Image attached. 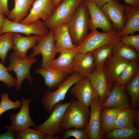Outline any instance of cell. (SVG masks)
Listing matches in <instances>:
<instances>
[{
  "instance_id": "cell-1",
  "label": "cell",
  "mask_w": 139,
  "mask_h": 139,
  "mask_svg": "<svg viewBox=\"0 0 139 139\" xmlns=\"http://www.w3.org/2000/svg\"><path fill=\"white\" fill-rule=\"evenodd\" d=\"M71 101L63 103L60 101L54 105L51 114L43 123L34 127V129L44 134V139H56L55 135H62L65 130L63 129L62 124L66 111Z\"/></svg>"
},
{
  "instance_id": "cell-2",
  "label": "cell",
  "mask_w": 139,
  "mask_h": 139,
  "mask_svg": "<svg viewBox=\"0 0 139 139\" xmlns=\"http://www.w3.org/2000/svg\"><path fill=\"white\" fill-rule=\"evenodd\" d=\"M89 16L87 8L83 2L77 8L67 24L72 41L77 46L83 40L89 29Z\"/></svg>"
},
{
  "instance_id": "cell-3",
  "label": "cell",
  "mask_w": 139,
  "mask_h": 139,
  "mask_svg": "<svg viewBox=\"0 0 139 139\" xmlns=\"http://www.w3.org/2000/svg\"><path fill=\"white\" fill-rule=\"evenodd\" d=\"M90 110L77 100H73L65 112L62 124L63 129L76 128L85 129L89 120Z\"/></svg>"
},
{
  "instance_id": "cell-4",
  "label": "cell",
  "mask_w": 139,
  "mask_h": 139,
  "mask_svg": "<svg viewBox=\"0 0 139 139\" xmlns=\"http://www.w3.org/2000/svg\"><path fill=\"white\" fill-rule=\"evenodd\" d=\"M119 32L114 29L108 32H100L97 30L88 33L82 42L75 47L77 53L91 52L102 46L114 43L119 40Z\"/></svg>"
},
{
  "instance_id": "cell-5",
  "label": "cell",
  "mask_w": 139,
  "mask_h": 139,
  "mask_svg": "<svg viewBox=\"0 0 139 139\" xmlns=\"http://www.w3.org/2000/svg\"><path fill=\"white\" fill-rule=\"evenodd\" d=\"M84 0H63L55 8L53 14L43 21L48 28L67 24L71 19L78 6Z\"/></svg>"
},
{
  "instance_id": "cell-6",
  "label": "cell",
  "mask_w": 139,
  "mask_h": 139,
  "mask_svg": "<svg viewBox=\"0 0 139 139\" xmlns=\"http://www.w3.org/2000/svg\"><path fill=\"white\" fill-rule=\"evenodd\" d=\"M85 77L73 73L53 92H45L41 101L44 109L49 114L51 112L54 105L64 100L68 91L75 83Z\"/></svg>"
},
{
  "instance_id": "cell-7",
  "label": "cell",
  "mask_w": 139,
  "mask_h": 139,
  "mask_svg": "<svg viewBox=\"0 0 139 139\" xmlns=\"http://www.w3.org/2000/svg\"><path fill=\"white\" fill-rule=\"evenodd\" d=\"M37 60L35 57L29 58L28 57L23 59H20L13 52L10 55L9 60L10 63L7 68L8 71H13L16 74L15 86L16 91H20L22 82L25 79H27L30 84L33 82V78L30 74V69Z\"/></svg>"
},
{
  "instance_id": "cell-8",
  "label": "cell",
  "mask_w": 139,
  "mask_h": 139,
  "mask_svg": "<svg viewBox=\"0 0 139 139\" xmlns=\"http://www.w3.org/2000/svg\"><path fill=\"white\" fill-rule=\"evenodd\" d=\"M57 53L54 29H50L47 34L40 37L36 45L33 48L32 53L27 57L33 58L41 54L42 58L41 67L43 68L47 67L55 59Z\"/></svg>"
},
{
  "instance_id": "cell-9",
  "label": "cell",
  "mask_w": 139,
  "mask_h": 139,
  "mask_svg": "<svg viewBox=\"0 0 139 139\" xmlns=\"http://www.w3.org/2000/svg\"><path fill=\"white\" fill-rule=\"evenodd\" d=\"M87 77L98 93L102 105L111 92L114 83L104 64L96 67Z\"/></svg>"
},
{
  "instance_id": "cell-10",
  "label": "cell",
  "mask_w": 139,
  "mask_h": 139,
  "mask_svg": "<svg viewBox=\"0 0 139 139\" xmlns=\"http://www.w3.org/2000/svg\"><path fill=\"white\" fill-rule=\"evenodd\" d=\"M48 32V28L40 20L26 24L14 22L5 18L0 34L10 32L22 33L28 36L31 34L43 36Z\"/></svg>"
},
{
  "instance_id": "cell-11",
  "label": "cell",
  "mask_w": 139,
  "mask_h": 139,
  "mask_svg": "<svg viewBox=\"0 0 139 139\" xmlns=\"http://www.w3.org/2000/svg\"><path fill=\"white\" fill-rule=\"evenodd\" d=\"M31 101L30 99L22 98V104L19 111L16 114L11 113L10 115L9 118L11 121L10 125H3V126L7 130L14 132L30 127H34L36 126L29 113V105Z\"/></svg>"
},
{
  "instance_id": "cell-12",
  "label": "cell",
  "mask_w": 139,
  "mask_h": 139,
  "mask_svg": "<svg viewBox=\"0 0 139 139\" xmlns=\"http://www.w3.org/2000/svg\"><path fill=\"white\" fill-rule=\"evenodd\" d=\"M83 2L88 9L89 29L91 31L100 28L103 32H108L115 29L111 22L101 8L90 0H84Z\"/></svg>"
},
{
  "instance_id": "cell-13",
  "label": "cell",
  "mask_w": 139,
  "mask_h": 139,
  "mask_svg": "<svg viewBox=\"0 0 139 139\" xmlns=\"http://www.w3.org/2000/svg\"><path fill=\"white\" fill-rule=\"evenodd\" d=\"M70 93L84 105L89 107L99 97L89 79L85 77L78 81L71 88Z\"/></svg>"
},
{
  "instance_id": "cell-14",
  "label": "cell",
  "mask_w": 139,
  "mask_h": 139,
  "mask_svg": "<svg viewBox=\"0 0 139 139\" xmlns=\"http://www.w3.org/2000/svg\"><path fill=\"white\" fill-rule=\"evenodd\" d=\"M29 13L20 22L28 24L42 19L45 21L50 18L56 8L54 0H35Z\"/></svg>"
},
{
  "instance_id": "cell-15",
  "label": "cell",
  "mask_w": 139,
  "mask_h": 139,
  "mask_svg": "<svg viewBox=\"0 0 139 139\" xmlns=\"http://www.w3.org/2000/svg\"><path fill=\"white\" fill-rule=\"evenodd\" d=\"M125 5L118 0H111L103 5L101 9L111 22L114 28L120 32L126 23Z\"/></svg>"
},
{
  "instance_id": "cell-16",
  "label": "cell",
  "mask_w": 139,
  "mask_h": 139,
  "mask_svg": "<svg viewBox=\"0 0 139 139\" xmlns=\"http://www.w3.org/2000/svg\"><path fill=\"white\" fill-rule=\"evenodd\" d=\"M101 104L99 97L96 98L91 104L89 120L85 128L89 139L103 138L100 123V113Z\"/></svg>"
},
{
  "instance_id": "cell-17",
  "label": "cell",
  "mask_w": 139,
  "mask_h": 139,
  "mask_svg": "<svg viewBox=\"0 0 139 139\" xmlns=\"http://www.w3.org/2000/svg\"><path fill=\"white\" fill-rule=\"evenodd\" d=\"M95 67L91 52L85 53H77L75 55L72 63V73H76L83 77H86Z\"/></svg>"
},
{
  "instance_id": "cell-18",
  "label": "cell",
  "mask_w": 139,
  "mask_h": 139,
  "mask_svg": "<svg viewBox=\"0 0 139 139\" xmlns=\"http://www.w3.org/2000/svg\"><path fill=\"white\" fill-rule=\"evenodd\" d=\"M125 87L115 83L108 96L102 104L101 108L131 107L125 91Z\"/></svg>"
},
{
  "instance_id": "cell-19",
  "label": "cell",
  "mask_w": 139,
  "mask_h": 139,
  "mask_svg": "<svg viewBox=\"0 0 139 139\" xmlns=\"http://www.w3.org/2000/svg\"><path fill=\"white\" fill-rule=\"evenodd\" d=\"M41 36L37 35L24 36L18 33H14L13 48V52L20 59L27 58V51L36 45Z\"/></svg>"
},
{
  "instance_id": "cell-20",
  "label": "cell",
  "mask_w": 139,
  "mask_h": 139,
  "mask_svg": "<svg viewBox=\"0 0 139 139\" xmlns=\"http://www.w3.org/2000/svg\"><path fill=\"white\" fill-rule=\"evenodd\" d=\"M126 21L123 29L119 33V38L127 35H132L139 31V5L125 4Z\"/></svg>"
},
{
  "instance_id": "cell-21",
  "label": "cell",
  "mask_w": 139,
  "mask_h": 139,
  "mask_svg": "<svg viewBox=\"0 0 139 139\" xmlns=\"http://www.w3.org/2000/svg\"><path fill=\"white\" fill-rule=\"evenodd\" d=\"M35 72L42 76L46 85L51 90L57 88L68 77L69 75L48 67L37 68Z\"/></svg>"
},
{
  "instance_id": "cell-22",
  "label": "cell",
  "mask_w": 139,
  "mask_h": 139,
  "mask_svg": "<svg viewBox=\"0 0 139 139\" xmlns=\"http://www.w3.org/2000/svg\"><path fill=\"white\" fill-rule=\"evenodd\" d=\"M75 47L73 49L60 52L59 57L52 61L47 67L52 69L64 72L68 74H71L72 73L73 60L77 53Z\"/></svg>"
},
{
  "instance_id": "cell-23",
  "label": "cell",
  "mask_w": 139,
  "mask_h": 139,
  "mask_svg": "<svg viewBox=\"0 0 139 139\" xmlns=\"http://www.w3.org/2000/svg\"><path fill=\"white\" fill-rule=\"evenodd\" d=\"M53 29L57 53L75 48L76 46L73 44L69 33L67 24L58 25Z\"/></svg>"
},
{
  "instance_id": "cell-24",
  "label": "cell",
  "mask_w": 139,
  "mask_h": 139,
  "mask_svg": "<svg viewBox=\"0 0 139 139\" xmlns=\"http://www.w3.org/2000/svg\"><path fill=\"white\" fill-rule=\"evenodd\" d=\"M122 109L115 107L101 109L100 126L104 134L114 128L118 116Z\"/></svg>"
},
{
  "instance_id": "cell-25",
  "label": "cell",
  "mask_w": 139,
  "mask_h": 139,
  "mask_svg": "<svg viewBox=\"0 0 139 139\" xmlns=\"http://www.w3.org/2000/svg\"><path fill=\"white\" fill-rule=\"evenodd\" d=\"M129 61L112 54L104 64L114 83Z\"/></svg>"
},
{
  "instance_id": "cell-26",
  "label": "cell",
  "mask_w": 139,
  "mask_h": 139,
  "mask_svg": "<svg viewBox=\"0 0 139 139\" xmlns=\"http://www.w3.org/2000/svg\"><path fill=\"white\" fill-rule=\"evenodd\" d=\"M14 5L7 16L14 22H20L27 16L28 11L34 0H14Z\"/></svg>"
},
{
  "instance_id": "cell-27",
  "label": "cell",
  "mask_w": 139,
  "mask_h": 139,
  "mask_svg": "<svg viewBox=\"0 0 139 139\" xmlns=\"http://www.w3.org/2000/svg\"><path fill=\"white\" fill-rule=\"evenodd\" d=\"M136 115L135 109L131 107L122 109L118 116L114 128L134 127Z\"/></svg>"
},
{
  "instance_id": "cell-28",
  "label": "cell",
  "mask_w": 139,
  "mask_h": 139,
  "mask_svg": "<svg viewBox=\"0 0 139 139\" xmlns=\"http://www.w3.org/2000/svg\"><path fill=\"white\" fill-rule=\"evenodd\" d=\"M112 54L129 61L138 60L139 52L133 48L122 43L119 39L114 43Z\"/></svg>"
},
{
  "instance_id": "cell-29",
  "label": "cell",
  "mask_w": 139,
  "mask_h": 139,
  "mask_svg": "<svg viewBox=\"0 0 139 139\" xmlns=\"http://www.w3.org/2000/svg\"><path fill=\"white\" fill-rule=\"evenodd\" d=\"M139 129L134 127L131 128H115L105 133V139H138Z\"/></svg>"
},
{
  "instance_id": "cell-30",
  "label": "cell",
  "mask_w": 139,
  "mask_h": 139,
  "mask_svg": "<svg viewBox=\"0 0 139 139\" xmlns=\"http://www.w3.org/2000/svg\"><path fill=\"white\" fill-rule=\"evenodd\" d=\"M139 72L138 60L130 61L116 79L114 83L125 86L127 83Z\"/></svg>"
},
{
  "instance_id": "cell-31",
  "label": "cell",
  "mask_w": 139,
  "mask_h": 139,
  "mask_svg": "<svg viewBox=\"0 0 139 139\" xmlns=\"http://www.w3.org/2000/svg\"><path fill=\"white\" fill-rule=\"evenodd\" d=\"M126 85L131 98V108L136 109L139 103V72Z\"/></svg>"
},
{
  "instance_id": "cell-32",
  "label": "cell",
  "mask_w": 139,
  "mask_h": 139,
  "mask_svg": "<svg viewBox=\"0 0 139 139\" xmlns=\"http://www.w3.org/2000/svg\"><path fill=\"white\" fill-rule=\"evenodd\" d=\"M115 43L102 46L91 52L96 67L104 64L106 60L112 55Z\"/></svg>"
},
{
  "instance_id": "cell-33",
  "label": "cell",
  "mask_w": 139,
  "mask_h": 139,
  "mask_svg": "<svg viewBox=\"0 0 139 139\" xmlns=\"http://www.w3.org/2000/svg\"><path fill=\"white\" fill-rule=\"evenodd\" d=\"M13 33L9 32L0 34V59L3 63L5 62L8 51L13 48Z\"/></svg>"
},
{
  "instance_id": "cell-34",
  "label": "cell",
  "mask_w": 139,
  "mask_h": 139,
  "mask_svg": "<svg viewBox=\"0 0 139 139\" xmlns=\"http://www.w3.org/2000/svg\"><path fill=\"white\" fill-rule=\"evenodd\" d=\"M0 102V118L2 115L6 111L11 109L18 108L21 107L22 103L20 100L15 102L11 100L7 93H2L1 94Z\"/></svg>"
},
{
  "instance_id": "cell-35",
  "label": "cell",
  "mask_w": 139,
  "mask_h": 139,
  "mask_svg": "<svg viewBox=\"0 0 139 139\" xmlns=\"http://www.w3.org/2000/svg\"><path fill=\"white\" fill-rule=\"evenodd\" d=\"M14 135L15 138L17 139H43L45 136L41 132L29 127L15 132Z\"/></svg>"
},
{
  "instance_id": "cell-36",
  "label": "cell",
  "mask_w": 139,
  "mask_h": 139,
  "mask_svg": "<svg viewBox=\"0 0 139 139\" xmlns=\"http://www.w3.org/2000/svg\"><path fill=\"white\" fill-rule=\"evenodd\" d=\"M73 137L76 139H89L88 133L85 129L70 128L65 130L61 139H66Z\"/></svg>"
},
{
  "instance_id": "cell-37",
  "label": "cell",
  "mask_w": 139,
  "mask_h": 139,
  "mask_svg": "<svg viewBox=\"0 0 139 139\" xmlns=\"http://www.w3.org/2000/svg\"><path fill=\"white\" fill-rule=\"evenodd\" d=\"M7 67L0 63V81L8 88L15 86L16 79L9 73Z\"/></svg>"
},
{
  "instance_id": "cell-38",
  "label": "cell",
  "mask_w": 139,
  "mask_h": 139,
  "mask_svg": "<svg viewBox=\"0 0 139 139\" xmlns=\"http://www.w3.org/2000/svg\"><path fill=\"white\" fill-rule=\"evenodd\" d=\"M122 43L132 47L139 52V34L127 35L119 38Z\"/></svg>"
},
{
  "instance_id": "cell-39",
  "label": "cell",
  "mask_w": 139,
  "mask_h": 139,
  "mask_svg": "<svg viewBox=\"0 0 139 139\" xmlns=\"http://www.w3.org/2000/svg\"><path fill=\"white\" fill-rule=\"evenodd\" d=\"M8 0H0V13L7 16L10 12L8 4Z\"/></svg>"
},
{
  "instance_id": "cell-40",
  "label": "cell",
  "mask_w": 139,
  "mask_h": 139,
  "mask_svg": "<svg viewBox=\"0 0 139 139\" xmlns=\"http://www.w3.org/2000/svg\"><path fill=\"white\" fill-rule=\"evenodd\" d=\"M15 138L14 132L11 131L7 130L6 132L0 134V139H14Z\"/></svg>"
},
{
  "instance_id": "cell-41",
  "label": "cell",
  "mask_w": 139,
  "mask_h": 139,
  "mask_svg": "<svg viewBox=\"0 0 139 139\" xmlns=\"http://www.w3.org/2000/svg\"><path fill=\"white\" fill-rule=\"evenodd\" d=\"M99 8H101L105 4L111 0H90Z\"/></svg>"
},
{
  "instance_id": "cell-42",
  "label": "cell",
  "mask_w": 139,
  "mask_h": 139,
  "mask_svg": "<svg viewBox=\"0 0 139 139\" xmlns=\"http://www.w3.org/2000/svg\"><path fill=\"white\" fill-rule=\"evenodd\" d=\"M126 4L130 6L139 5V0H123Z\"/></svg>"
},
{
  "instance_id": "cell-43",
  "label": "cell",
  "mask_w": 139,
  "mask_h": 139,
  "mask_svg": "<svg viewBox=\"0 0 139 139\" xmlns=\"http://www.w3.org/2000/svg\"><path fill=\"white\" fill-rule=\"evenodd\" d=\"M5 18L4 15L0 13V32L2 28Z\"/></svg>"
},
{
  "instance_id": "cell-44",
  "label": "cell",
  "mask_w": 139,
  "mask_h": 139,
  "mask_svg": "<svg viewBox=\"0 0 139 139\" xmlns=\"http://www.w3.org/2000/svg\"><path fill=\"white\" fill-rule=\"evenodd\" d=\"M135 124L138 128L139 127V110L136 111V115Z\"/></svg>"
},
{
  "instance_id": "cell-45",
  "label": "cell",
  "mask_w": 139,
  "mask_h": 139,
  "mask_svg": "<svg viewBox=\"0 0 139 139\" xmlns=\"http://www.w3.org/2000/svg\"><path fill=\"white\" fill-rule=\"evenodd\" d=\"M63 0H54V4L56 7Z\"/></svg>"
},
{
  "instance_id": "cell-46",
  "label": "cell",
  "mask_w": 139,
  "mask_h": 139,
  "mask_svg": "<svg viewBox=\"0 0 139 139\" xmlns=\"http://www.w3.org/2000/svg\"></svg>"
}]
</instances>
